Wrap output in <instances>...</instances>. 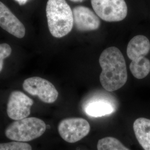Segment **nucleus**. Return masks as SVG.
<instances>
[{"label": "nucleus", "mask_w": 150, "mask_h": 150, "mask_svg": "<svg viewBox=\"0 0 150 150\" xmlns=\"http://www.w3.org/2000/svg\"><path fill=\"white\" fill-rule=\"evenodd\" d=\"M102 69L100 80L103 88L112 92L122 87L127 81L125 59L120 50L110 47L103 51L99 58Z\"/></svg>", "instance_id": "nucleus-1"}, {"label": "nucleus", "mask_w": 150, "mask_h": 150, "mask_svg": "<svg viewBox=\"0 0 150 150\" xmlns=\"http://www.w3.org/2000/svg\"><path fill=\"white\" fill-rule=\"evenodd\" d=\"M46 11L48 28L54 37L63 38L71 31L73 13L65 0H48Z\"/></svg>", "instance_id": "nucleus-2"}, {"label": "nucleus", "mask_w": 150, "mask_h": 150, "mask_svg": "<svg viewBox=\"0 0 150 150\" xmlns=\"http://www.w3.org/2000/svg\"><path fill=\"white\" fill-rule=\"evenodd\" d=\"M149 40L144 35H137L129 42L127 54L132 61L129 69L132 74L137 79H143L149 74L150 61L145 56L149 53Z\"/></svg>", "instance_id": "nucleus-3"}, {"label": "nucleus", "mask_w": 150, "mask_h": 150, "mask_svg": "<svg viewBox=\"0 0 150 150\" xmlns=\"http://www.w3.org/2000/svg\"><path fill=\"white\" fill-rule=\"evenodd\" d=\"M47 126L37 117H27L12 122L5 131L6 136L13 141L26 142L36 139L46 131Z\"/></svg>", "instance_id": "nucleus-4"}, {"label": "nucleus", "mask_w": 150, "mask_h": 150, "mask_svg": "<svg viewBox=\"0 0 150 150\" xmlns=\"http://www.w3.org/2000/svg\"><path fill=\"white\" fill-rule=\"evenodd\" d=\"M91 2L97 15L105 21H121L127 15L125 0H91Z\"/></svg>", "instance_id": "nucleus-5"}, {"label": "nucleus", "mask_w": 150, "mask_h": 150, "mask_svg": "<svg viewBox=\"0 0 150 150\" xmlns=\"http://www.w3.org/2000/svg\"><path fill=\"white\" fill-rule=\"evenodd\" d=\"M90 125L84 118L71 117L61 120L58 131L62 139L69 143H75L83 139L90 131Z\"/></svg>", "instance_id": "nucleus-6"}, {"label": "nucleus", "mask_w": 150, "mask_h": 150, "mask_svg": "<svg viewBox=\"0 0 150 150\" xmlns=\"http://www.w3.org/2000/svg\"><path fill=\"white\" fill-rule=\"evenodd\" d=\"M22 87L28 93L38 96L46 103H54L59 97L58 91L51 82L38 76L26 79L23 82Z\"/></svg>", "instance_id": "nucleus-7"}, {"label": "nucleus", "mask_w": 150, "mask_h": 150, "mask_svg": "<svg viewBox=\"0 0 150 150\" xmlns=\"http://www.w3.org/2000/svg\"><path fill=\"white\" fill-rule=\"evenodd\" d=\"M33 104V101L23 92L12 91L7 104V115L15 121L27 118L31 113Z\"/></svg>", "instance_id": "nucleus-8"}, {"label": "nucleus", "mask_w": 150, "mask_h": 150, "mask_svg": "<svg viewBox=\"0 0 150 150\" xmlns=\"http://www.w3.org/2000/svg\"><path fill=\"white\" fill-rule=\"evenodd\" d=\"M74 25L81 32L96 30L100 26L101 21L98 16L90 8L78 6L72 10Z\"/></svg>", "instance_id": "nucleus-9"}, {"label": "nucleus", "mask_w": 150, "mask_h": 150, "mask_svg": "<svg viewBox=\"0 0 150 150\" xmlns=\"http://www.w3.org/2000/svg\"><path fill=\"white\" fill-rule=\"evenodd\" d=\"M0 27L13 36L22 38L25 35L26 29L10 10L0 1Z\"/></svg>", "instance_id": "nucleus-10"}, {"label": "nucleus", "mask_w": 150, "mask_h": 150, "mask_svg": "<svg viewBox=\"0 0 150 150\" xmlns=\"http://www.w3.org/2000/svg\"><path fill=\"white\" fill-rule=\"evenodd\" d=\"M133 128L139 145L144 150H150V120L140 117L134 121Z\"/></svg>", "instance_id": "nucleus-11"}, {"label": "nucleus", "mask_w": 150, "mask_h": 150, "mask_svg": "<svg viewBox=\"0 0 150 150\" xmlns=\"http://www.w3.org/2000/svg\"><path fill=\"white\" fill-rule=\"evenodd\" d=\"M112 104L106 100H97L89 103L85 108L86 114L91 117H101L113 112Z\"/></svg>", "instance_id": "nucleus-12"}, {"label": "nucleus", "mask_w": 150, "mask_h": 150, "mask_svg": "<svg viewBox=\"0 0 150 150\" xmlns=\"http://www.w3.org/2000/svg\"><path fill=\"white\" fill-rule=\"evenodd\" d=\"M97 150H130L118 139L106 137L100 139L97 143Z\"/></svg>", "instance_id": "nucleus-13"}, {"label": "nucleus", "mask_w": 150, "mask_h": 150, "mask_svg": "<svg viewBox=\"0 0 150 150\" xmlns=\"http://www.w3.org/2000/svg\"><path fill=\"white\" fill-rule=\"evenodd\" d=\"M0 150H32L31 146L23 142L12 141L1 143Z\"/></svg>", "instance_id": "nucleus-14"}, {"label": "nucleus", "mask_w": 150, "mask_h": 150, "mask_svg": "<svg viewBox=\"0 0 150 150\" xmlns=\"http://www.w3.org/2000/svg\"><path fill=\"white\" fill-rule=\"evenodd\" d=\"M12 52L11 46L7 43L0 44V72L2 70L4 60L9 57Z\"/></svg>", "instance_id": "nucleus-15"}, {"label": "nucleus", "mask_w": 150, "mask_h": 150, "mask_svg": "<svg viewBox=\"0 0 150 150\" xmlns=\"http://www.w3.org/2000/svg\"><path fill=\"white\" fill-rule=\"evenodd\" d=\"M15 1L17 2H18L20 5L22 6L26 4L29 0H15Z\"/></svg>", "instance_id": "nucleus-16"}, {"label": "nucleus", "mask_w": 150, "mask_h": 150, "mask_svg": "<svg viewBox=\"0 0 150 150\" xmlns=\"http://www.w3.org/2000/svg\"><path fill=\"white\" fill-rule=\"evenodd\" d=\"M69 1H71L74 2H83L85 0H69Z\"/></svg>", "instance_id": "nucleus-17"}]
</instances>
